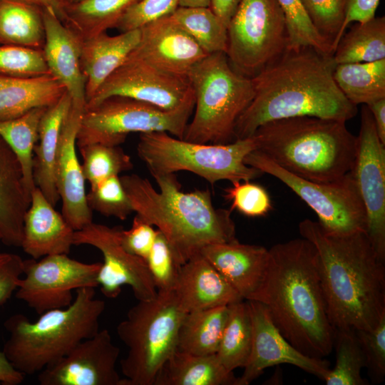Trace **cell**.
<instances>
[{
  "mask_svg": "<svg viewBox=\"0 0 385 385\" xmlns=\"http://www.w3.org/2000/svg\"><path fill=\"white\" fill-rule=\"evenodd\" d=\"M252 345V323L249 304L242 300L230 305V314L215 354L229 371L244 368Z\"/></svg>",
  "mask_w": 385,
  "mask_h": 385,
  "instance_id": "d590c367",
  "label": "cell"
},
{
  "mask_svg": "<svg viewBox=\"0 0 385 385\" xmlns=\"http://www.w3.org/2000/svg\"><path fill=\"white\" fill-rule=\"evenodd\" d=\"M120 349L108 329L98 330L38 373L41 385H123L116 369Z\"/></svg>",
  "mask_w": 385,
  "mask_h": 385,
  "instance_id": "e0dca14e",
  "label": "cell"
},
{
  "mask_svg": "<svg viewBox=\"0 0 385 385\" xmlns=\"http://www.w3.org/2000/svg\"><path fill=\"white\" fill-rule=\"evenodd\" d=\"M78 149L83 158V175L91 186L133 168L130 155L119 145L92 143Z\"/></svg>",
  "mask_w": 385,
  "mask_h": 385,
  "instance_id": "f35d334b",
  "label": "cell"
},
{
  "mask_svg": "<svg viewBox=\"0 0 385 385\" xmlns=\"http://www.w3.org/2000/svg\"><path fill=\"white\" fill-rule=\"evenodd\" d=\"M101 262L86 263L66 254L52 255L24 260L23 274L15 297L38 314L64 308L74 299L73 292L82 287H98Z\"/></svg>",
  "mask_w": 385,
  "mask_h": 385,
  "instance_id": "4fadbf2b",
  "label": "cell"
},
{
  "mask_svg": "<svg viewBox=\"0 0 385 385\" xmlns=\"http://www.w3.org/2000/svg\"><path fill=\"white\" fill-rule=\"evenodd\" d=\"M379 1L380 0H346L342 37L351 23L363 22L374 18Z\"/></svg>",
  "mask_w": 385,
  "mask_h": 385,
  "instance_id": "f907efd6",
  "label": "cell"
},
{
  "mask_svg": "<svg viewBox=\"0 0 385 385\" xmlns=\"http://www.w3.org/2000/svg\"><path fill=\"white\" fill-rule=\"evenodd\" d=\"M284 15L277 0H240L227 26L226 55L252 78L287 48Z\"/></svg>",
  "mask_w": 385,
  "mask_h": 385,
  "instance_id": "8fae6325",
  "label": "cell"
},
{
  "mask_svg": "<svg viewBox=\"0 0 385 385\" xmlns=\"http://www.w3.org/2000/svg\"><path fill=\"white\" fill-rule=\"evenodd\" d=\"M45 31L43 56L50 73L59 81L72 102L86 104V78L81 66V40L55 11L42 9Z\"/></svg>",
  "mask_w": 385,
  "mask_h": 385,
  "instance_id": "7402d4cb",
  "label": "cell"
},
{
  "mask_svg": "<svg viewBox=\"0 0 385 385\" xmlns=\"http://www.w3.org/2000/svg\"><path fill=\"white\" fill-rule=\"evenodd\" d=\"M337 64L372 62L385 58V16L355 22L334 50Z\"/></svg>",
  "mask_w": 385,
  "mask_h": 385,
  "instance_id": "836d02e7",
  "label": "cell"
},
{
  "mask_svg": "<svg viewBox=\"0 0 385 385\" xmlns=\"http://www.w3.org/2000/svg\"><path fill=\"white\" fill-rule=\"evenodd\" d=\"M66 91L51 74L0 76V120L17 118L36 108L49 107Z\"/></svg>",
  "mask_w": 385,
  "mask_h": 385,
  "instance_id": "83f0119b",
  "label": "cell"
},
{
  "mask_svg": "<svg viewBox=\"0 0 385 385\" xmlns=\"http://www.w3.org/2000/svg\"><path fill=\"white\" fill-rule=\"evenodd\" d=\"M178 6L179 0H139L125 12L114 28L120 32L140 29L172 15Z\"/></svg>",
  "mask_w": 385,
  "mask_h": 385,
  "instance_id": "bcb514c9",
  "label": "cell"
},
{
  "mask_svg": "<svg viewBox=\"0 0 385 385\" xmlns=\"http://www.w3.org/2000/svg\"><path fill=\"white\" fill-rule=\"evenodd\" d=\"M170 16L207 54L226 53L227 27L210 7L178 6Z\"/></svg>",
  "mask_w": 385,
  "mask_h": 385,
  "instance_id": "8d00e7d4",
  "label": "cell"
},
{
  "mask_svg": "<svg viewBox=\"0 0 385 385\" xmlns=\"http://www.w3.org/2000/svg\"><path fill=\"white\" fill-rule=\"evenodd\" d=\"M229 314L230 305L186 312L178 330L177 350L215 354Z\"/></svg>",
  "mask_w": 385,
  "mask_h": 385,
  "instance_id": "f546056e",
  "label": "cell"
},
{
  "mask_svg": "<svg viewBox=\"0 0 385 385\" xmlns=\"http://www.w3.org/2000/svg\"><path fill=\"white\" fill-rule=\"evenodd\" d=\"M174 292L187 312L244 300L200 253L181 265Z\"/></svg>",
  "mask_w": 385,
  "mask_h": 385,
  "instance_id": "cb8c5ba5",
  "label": "cell"
},
{
  "mask_svg": "<svg viewBox=\"0 0 385 385\" xmlns=\"http://www.w3.org/2000/svg\"><path fill=\"white\" fill-rule=\"evenodd\" d=\"M95 296L93 287H82L70 305L47 310L34 322L22 314L10 316L3 351L12 366L24 375L38 373L96 334L106 303Z\"/></svg>",
  "mask_w": 385,
  "mask_h": 385,
  "instance_id": "8992f818",
  "label": "cell"
},
{
  "mask_svg": "<svg viewBox=\"0 0 385 385\" xmlns=\"http://www.w3.org/2000/svg\"><path fill=\"white\" fill-rule=\"evenodd\" d=\"M257 149L254 135L226 144L200 143L164 131L140 133L137 153L152 176L189 171L212 185L220 180L250 181L263 173L245 163Z\"/></svg>",
  "mask_w": 385,
  "mask_h": 385,
  "instance_id": "9c48e42d",
  "label": "cell"
},
{
  "mask_svg": "<svg viewBox=\"0 0 385 385\" xmlns=\"http://www.w3.org/2000/svg\"><path fill=\"white\" fill-rule=\"evenodd\" d=\"M36 5L42 9H53L63 22L64 17V8L66 5L65 0H20Z\"/></svg>",
  "mask_w": 385,
  "mask_h": 385,
  "instance_id": "11a10c76",
  "label": "cell"
},
{
  "mask_svg": "<svg viewBox=\"0 0 385 385\" xmlns=\"http://www.w3.org/2000/svg\"><path fill=\"white\" fill-rule=\"evenodd\" d=\"M138 46L129 54L171 74L185 76L207 54L171 16L140 29Z\"/></svg>",
  "mask_w": 385,
  "mask_h": 385,
  "instance_id": "ffe728a7",
  "label": "cell"
},
{
  "mask_svg": "<svg viewBox=\"0 0 385 385\" xmlns=\"http://www.w3.org/2000/svg\"><path fill=\"white\" fill-rule=\"evenodd\" d=\"M153 385H240L216 354L195 355L176 350L163 364Z\"/></svg>",
  "mask_w": 385,
  "mask_h": 385,
  "instance_id": "f1b7e54d",
  "label": "cell"
},
{
  "mask_svg": "<svg viewBox=\"0 0 385 385\" xmlns=\"http://www.w3.org/2000/svg\"><path fill=\"white\" fill-rule=\"evenodd\" d=\"M224 197L236 209L248 217L266 215L272 209L270 195L261 185L250 181H237L225 190Z\"/></svg>",
  "mask_w": 385,
  "mask_h": 385,
  "instance_id": "f6af8a7d",
  "label": "cell"
},
{
  "mask_svg": "<svg viewBox=\"0 0 385 385\" xmlns=\"http://www.w3.org/2000/svg\"><path fill=\"white\" fill-rule=\"evenodd\" d=\"M140 38V29H135L115 36L103 32L81 41V66L86 78V102L126 60Z\"/></svg>",
  "mask_w": 385,
  "mask_h": 385,
  "instance_id": "484cf974",
  "label": "cell"
},
{
  "mask_svg": "<svg viewBox=\"0 0 385 385\" xmlns=\"http://www.w3.org/2000/svg\"><path fill=\"white\" fill-rule=\"evenodd\" d=\"M114 96L130 98L163 110H173L195 101L188 77L169 73L130 56L102 83L86 107Z\"/></svg>",
  "mask_w": 385,
  "mask_h": 385,
  "instance_id": "5bb4252c",
  "label": "cell"
},
{
  "mask_svg": "<svg viewBox=\"0 0 385 385\" xmlns=\"http://www.w3.org/2000/svg\"><path fill=\"white\" fill-rule=\"evenodd\" d=\"M253 135L256 150L280 168L307 180L328 183L349 173L357 136L346 122L297 116L266 123Z\"/></svg>",
  "mask_w": 385,
  "mask_h": 385,
  "instance_id": "5b68a950",
  "label": "cell"
},
{
  "mask_svg": "<svg viewBox=\"0 0 385 385\" xmlns=\"http://www.w3.org/2000/svg\"><path fill=\"white\" fill-rule=\"evenodd\" d=\"M78 1H80V0H65L66 4L73 3V2Z\"/></svg>",
  "mask_w": 385,
  "mask_h": 385,
  "instance_id": "6f0895ef",
  "label": "cell"
},
{
  "mask_svg": "<svg viewBox=\"0 0 385 385\" xmlns=\"http://www.w3.org/2000/svg\"><path fill=\"white\" fill-rule=\"evenodd\" d=\"M212 0H179V6L210 7Z\"/></svg>",
  "mask_w": 385,
  "mask_h": 385,
  "instance_id": "9f6ffc18",
  "label": "cell"
},
{
  "mask_svg": "<svg viewBox=\"0 0 385 385\" xmlns=\"http://www.w3.org/2000/svg\"><path fill=\"white\" fill-rule=\"evenodd\" d=\"M299 231L317 251L318 272L332 326L375 328L385 316V267L366 232L336 234L310 219L299 222Z\"/></svg>",
  "mask_w": 385,
  "mask_h": 385,
  "instance_id": "7a4b0ae2",
  "label": "cell"
},
{
  "mask_svg": "<svg viewBox=\"0 0 385 385\" xmlns=\"http://www.w3.org/2000/svg\"><path fill=\"white\" fill-rule=\"evenodd\" d=\"M336 66L333 55L312 47L287 48L251 78L255 95L236 122L235 140L283 118L314 116L346 122L355 117L356 106L334 79Z\"/></svg>",
  "mask_w": 385,
  "mask_h": 385,
  "instance_id": "6da1fadb",
  "label": "cell"
},
{
  "mask_svg": "<svg viewBox=\"0 0 385 385\" xmlns=\"http://www.w3.org/2000/svg\"><path fill=\"white\" fill-rule=\"evenodd\" d=\"M355 331L371 381L375 384L383 382L385 376V316L373 329Z\"/></svg>",
  "mask_w": 385,
  "mask_h": 385,
  "instance_id": "7dc6e473",
  "label": "cell"
},
{
  "mask_svg": "<svg viewBox=\"0 0 385 385\" xmlns=\"http://www.w3.org/2000/svg\"><path fill=\"white\" fill-rule=\"evenodd\" d=\"M240 0H212L210 9L227 27Z\"/></svg>",
  "mask_w": 385,
  "mask_h": 385,
  "instance_id": "db71d44e",
  "label": "cell"
},
{
  "mask_svg": "<svg viewBox=\"0 0 385 385\" xmlns=\"http://www.w3.org/2000/svg\"><path fill=\"white\" fill-rule=\"evenodd\" d=\"M174 290H158L138 300L116 327L127 346L120 360L123 385H153L163 364L177 350L178 330L186 314Z\"/></svg>",
  "mask_w": 385,
  "mask_h": 385,
  "instance_id": "ba28073f",
  "label": "cell"
},
{
  "mask_svg": "<svg viewBox=\"0 0 385 385\" xmlns=\"http://www.w3.org/2000/svg\"><path fill=\"white\" fill-rule=\"evenodd\" d=\"M205 257L244 300H253L265 281L269 250L237 240L204 247Z\"/></svg>",
  "mask_w": 385,
  "mask_h": 385,
  "instance_id": "44dd1931",
  "label": "cell"
},
{
  "mask_svg": "<svg viewBox=\"0 0 385 385\" xmlns=\"http://www.w3.org/2000/svg\"><path fill=\"white\" fill-rule=\"evenodd\" d=\"M336 363L324 380L327 385H366L361 376L366 359L354 329H334Z\"/></svg>",
  "mask_w": 385,
  "mask_h": 385,
  "instance_id": "74e56055",
  "label": "cell"
},
{
  "mask_svg": "<svg viewBox=\"0 0 385 385\" xmlns=\"http://www.w3.org/2000/svg\"><path fill=\"white\" fill-rule=\"evenodd\" d=\"M121 229L119 226L109 227L92 222L75 230L73 245H90L102 253L103 262L97 282L106 297H117L121 287L128 285L138 300L150 299L155 297L158 290L146 262L123 247L120 240Z\"/></svg>",
  "mask_w": 385,
  "mask_h": 385,
  "instance_id": "2e32d148",
  "label": "cell"
},
{
  "mask_svg": "<svg viewBox=\"0 0 385 385\" xmlns=\"http://www.w3.org/2000/svg\"><path fill=\"white\" fill-rule=\"evenodd\" d=\"M252 323V345L249 360L239 377L240 385H248L266 368L287 364L324 380L330 364L302 354L281 334L272 320L266 307L255 300H247Z\"/></svg>",
  "mask_w": 385,
  "mask_h": 385,
  "instance_id": "ac0fdd59",
  "label": "cell"
},
{
  "mask_svg": "<svg viewBox=\"0 0 385 385\" xmlns=\"http://www.w3.org/2000/svg\"><path fill=\"white\" fill-rule=\"evenodd\" d=\"M188 78L195 106L183 139L210 144L235 140L236 122L255 95L252 78L236 71L224 52L207 55Z\"/></svg>",
  "mask_w": 385,
  "mask_h": 385,
  "instance_id": "52a82bcc",
  "label": "cell"
},
{
  "mask_svg": "<svg viewBox=\"0 0 385 385\" xmlns=\"http://www.w3.org/2000/svg\"><path fill=\"white\" fill-rule=\"evenodd\" d=\"M38 187L31 194V203L24 217L21 247L33 259L70 252L75 230L56 211Z\"/></svg>",
  "mask_w": 385,
  "mask_h": 385,
  "instance_id": "603a6c76",
  "label": "cell"
},
{
  "mask_svg": "<svg viewBox=\"0 0 385 385\" xmlns=\"http://www.w3.org/2000/svg\"><path fill=\"white\" fill-rule=\"evenodd\" d=\"M47 108H36L17 118L0 120V136L17 157L30 194L36 187L33 174L34 151L38 139L39 123Z\"/></svg>",
  "mask_w": 385,
  "mask_h": 385,
  "instance_id": "e575fe53",
  "label": "cell"
},
{
  "mask_svg": "<svg viewBox=\"0 0 385 385\" xmlns=\"http://www.w3.org/2000/svg\"><path fill=\"white\" fill-rule=\"evenodd\" d=\"M333 76L345 97L356 106L385 98V58L337 64Z\"/></svg>",
  "mask_w": 385,
  "mask_h": 385,
  "instance_id": "d6a6232c",
  "label": "cell"
},
{
  "mask_svg": "<svg viewBox=\"0 0 385 385\" xmlns=\"http://www.w3.org/2000/svg\"><path fill=\"white\" fill-rule=\"evenodd\" d=\"M51 74L43 50L0 44V76L33 77Z\"/></svg>",
  "mask_w": 385,
  "mask_h": 385,
  "instance_id": "7bdbcfd3",
  "label": "cell"
},
{
  "mask_svg": "<svg viewBox=\"0 0 385 385\" xmlns=\"http://www.w3.org/2000/svg\"><path fill=\"white\" fill-rule=\"evenodd\" d=\"M244 162L286 185L316 213L326 230L336 234L366 231V210L351 172L335 181L318 183L287 172L256 150Z\"/></svg>",
  "mask_w": 385,
  "mask_h": 385,
  "instance_id": "7c38bea8",
  "label": "cell"
},
{
  "mask_svg": "<svg viewBox=\"0 0 385 385\" xmlns=\"http://www.w3.org/2000/svg\"><path fill=\"white\" fill-rule=\"evenodd\" d=\"M350 172L366 210V234L378 256L385 261V145L366 105L361 110L356 156Z\"/></svg>",
  "mask_w": 385,
  "mask_h": 385,
  "instance_id": "9a60e30c",
  "label": "cell"
},
{
  "mask_svg": "<svg viewBox=\"0 0 385 385\" xmlns=\"http://www.w3.org/2000/svg\"><path fill=\"white\" fill-rule=\"evenodd\" d=\"M369 109L378 135L385 145V98L366 105Z\"/></svg>",
  "mask_w": 385,
  "mask_h": 385,
  "instance_id": "f5cc1de1",
  "label": "cell"
},
{
  "mask_svg": "<svg viewBox=\"0 0 385 385\" xmlns=\"http://www.w3.org/2000/svg\"><path fill=\"white\" fill-rule=\"evenodd\" d=\"M30 203L21 164L0 136V241L4 245L21 247L24 217Z\"/></svg>",
  "mask_w": 385,
  "mask_h": 385,
  "instance_id": "d4e9b609",
  "label": "cell"
},
{
  "mask_svg": "<svg viewBox=\"0 0 385 385\" xmlns=\"http://www.w3.org/2000/svg\"><path fill=\"white\" fill-rule=\"evenodd\" d=\"M24 374L16 370L0 349V384L18 385L22 383Z\"/></svg>",
  "mask_w": 385,
  "mask_h": 385,
  "instance_id": "816d5d0a",
  "label": "cell"
},
{
  "mask_svg": "<svg viewBox=\"0 0 385 385\" xmlns=\"http://www.w3.org/2000/svg\"><path fill=\"white\" fill-rule=\"evenodd\" d=\"M314 245L300 237L269 249L266 277L253 299L267 309L283 337L302 354L324 359L334 346Z\"/></svg>",
  "mask_w": 385,
  "mask_h": 385,
  "instance_id": "3957f363",
  "label": "cell"
},
{
  "mask_svg": "<svg viewBox=\"0 0 385 385\" xmlns=\"http://www.w3.org/2000/svg\"><path fill=\"white\" fill-rule=\"evenodd\" d=\"M86 200L91 210L106 217L124 220L133 212L118 175L107 178L91 186Z\"/></svg>",
  "mask_w": 385,
  "mask_h": 385,
  "instance_id": "60d3db41",
  "label": "cell"
},
{
  "mask_svg": "<svg viewBox=\"0 0 385 385\" xmlns=\"http://www.w3.org/2000/svg\"><path fill=\"white\" fill-rule=\"evenodd\" d=\"M72 100L67 91L43 113L38 128V143L34 151L33 174L35 185L51 204L56 206L60 199L56 176L58 145L63 122Z\"/></svg>",
  "mask_w": 385,
  "mask_h": 385,
  "instance_id": "4316f807",
  "label": "cell"
},
{
  "mask_svg": "<svg viewBox=\"0 0 385 385\" xmlns=\"http://www.w3.org/2000/svg\"><path fill=\"white\" fill-rule=\"evenodd\" d=\"M145 262L157 290H174L182 265L179 263L168 242L158 230Z\"/></svg>",
  "mask_w": 385,
  "mask_h": 385,
  "instance_id": "ee69618b",
  "label": "cell"
},
{
  "mask_svg": "<svg viewBox=\"0 0 385 385\" xmlns=\"http://www.w3.org/2000/svg\"><path fill=\"white\" fill-rule=\"evenodd\" d=\"M85 105L72 103L59 138L56 162V185L62 201V215L74 230L93 222L85 190V179L77 156V135Z\"/></svg>",
  "mask_w": 385,
  "mask_h": 385,
  "instance_id": "d6986e66",
  "label": "cell"
},
{
  "mask_svg": "<svg viewBox=\"0 0 385 385\" xmlns=\"http://www.w3.org/2000/svg\"><path fill=\"white\" fill-rule=\"evenodd\" d=\"M42 8L20 0H0V44L43 49Z\"/></svg>",
  "mask_w": 385,
  "mask_h": 385,
  "instance_id": "4dcf8cb0",
  "label": "cell"
},
{
  "mask_svg": "<svg viewBox=\"0 0 385 385\" xmlns=\"http://www.w3.org/2000/svg\"><path fill=\"white\" fill-rule=\"evenodd\" d=\"M139 0H80L66 4L63 23L83 41L113 29Z\"/></svg>",
  "mask_w": 385,
  "mask_h": 385,
  "instance_id": "1f68e13d",
  "label": "cell"
},
{
  "mask_svg": "<svg viewBox=\"0 0 385 385\" xmlns=\"http://www.w3.org/2000/svg\"><path fill=\"white\" fill-rule=\"evenodd\" d=\"M157 234L158 230L136 215L129 230L121 229L120 240L127 252L145 260Z\"/></svg>",
  "mask_w": 385,
  "mask_h": 385,
  "instance_id": "c3c4849f",
  "label": "cell"
},
{
  "mask_svg": "<svg viewBox=\"0 0 385 385\" xmlns=\"http://www.w3.org/2000/svg\"><path fill=\"white\" fill-rule=\"evenodd\" d=\"M310 21L332 45L334 52L342 38L346 0H300Z\"/></svg>",
  "mask_w": 385,
  "mask_h": 385,
  "instance_id": "b9f144b4",
  "label": "cell"
},
{
  "mask_svg": "<svg viewBox=\"0 0 385 385\" xmlns=\"http://www.w3.org/2000/svg\"><path fill=\"white\" fill-rule=\"evenodd\" d=\"M153 177L158 190L136 174L120 178L133 212L158 228L180 265L208 245L237 240L232 210L216 208L209 190L183 192L175 173Z\"/></svg>",
  "mask_w": 385,
  "mask_h": 385,
  "instance_id": "277c9868",
  "label": "cell"
},
{
  "mask_svg": "<svg viewBox=\"0 0 385 385\" xmlns=\"http://www.w3.org/2000/svg\"><path fill=\"white\" fill-rule=\"evenodd\" d=\"M24 260L16 254L0 253V306L6 303L18 287Z\"/></svg>",
  "mask_w": 385,
  "mask_h": 385,
  "instance_id": "681fc988",
  "label": "cell"
},
{
  "mask_svg": "<svg viewBox=\"0 0 385 385\" xmlns=\"http://www.w3.org/2000/svg\"><path fill=\"white\" fill-rule=\"evenodd\" d=\"M286 21L287 48L312 47L324 54L333 55L332 43L314 26L300 0H277Z\"/></svg>",
  "mask_w": 385,
  "mask_h": 385,
  "instance_id": "ab89813d",
  "label": "cell"
},
{
  "mask_svg": "<svg viewBox=\"0 0 385 385\" xmlns=\"http://www.w3.org/2000/svg\"><path fill=\"white\" fill-rule=\"evenodd\" d=\"M195 101L173 110H163L130 98L114 96L85 107L77 146L92 143L120 145L131 133L164 131L183 139Z\"/></svg>",
  "mask_w": 385,
  "mask_h": 385,
  "instance_id": "30bf717a",
  "label": "cell"
}]
</instances>
